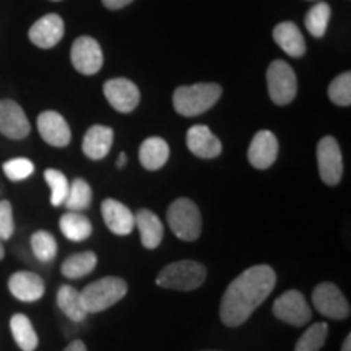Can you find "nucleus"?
<instances>
[{"label":"nucleus","mask_w":351,"mask_h":351,"mask_svg":"<svg viewBox=\"0 0 351 351\" xmlns=\"http://www.w3.org/2000/svg\"><path fill=\"white\" fill-rule=\"evenodd\" d=\"M276 285V274L270 265H254L230 283L219 306V317L228 327H239L251 317Z\"/></svg>","instance_id":"obj_1"},{"label":"nucleus","mask_w":351,"mask_h":351,"mask_svg":"<svg viewBox=\"0 0 351 351\" xmlns=\"http://www.w3.org/2000/svg\"><path fill=\"white\" fill-rule=\"evenodd\" d=\"M221 93V86L217 83L179 86L173 95V106L184 117H195L213 108Z\"/></svg>","instance_id":"obj_2"},{"label":"nucleus","mask_w":351,"mask_h":351,"mask_svg":"<svg viewBox=\"0 0 351 351\" xmlns=\"http://www.w3.org/2000/svg\"><path fill=\"white\" fill-rule=\"evenodd\" d=\"M127 295V283L119 276H104L86 285L80 291V300L86 314L103 313L117 304Z\"/></svg>","instance_id":"obj_3"},{"label":"nucleus","mask_w":351,"mask_h":351,"mask_svg":"<svg viewBox=\"0 0 351 351\" xmlns=\"http://www.w3.org/2000/svg\"><path fill=\"white\" fill-rule=\"evenodd\" d=\"M207 280V269L195 261H178L166 265L156 276V285L176 291H194Z\"/></svg>","instance_id":"obj_4"},{"label":"nucleus","mask_w":351,"mask_h":351,"mask_svg":"<svg viewBox=\"0 0 351 351\" xmlns=\"http://www.w3.org/2000/svg\"><path fill=\"white\" fill-rule=\"evenodd\" d=\"M168 223L171 231L179 239L191 241L199 239L202 234L200 210L191 199H178L168 208Z\"/></svg>","instance_id":"obj_5"},{"label":"nucleus","mask_w":351,"mask_h":351,"mask_svg":"<svg viewBox=\"0 0 351 351\" xmlns=\"http://www.w3.org/2000/svg\"><path fill=\"white\" fill-rule=\"evenodd\" d=\"M269 95L276 106H287L296 98L298 82L291 65L285 60H274L267 70Z\"/></svg>","instance_id":"obj_6"},{"label":"nucleus","mask_w":351,"mask_h":351,"mask_svg":"<svg viewBox=\"0 0 351 351\" xmlns=\"http://www.w3.org/2000/svg\"><path fill=\"white\" fill-rule=\"evenodd\" d=\"M314 307L324 317L345 320L350 317V302L340 288L333 283H320L313 291Z\"/></svg>","instance_id":"obj_7"},{"label":"nucleus","mask_w":351,"mask_h":351,"mask_svg":"<svg viewBox=\"0 0 351 351\" xmlns=\"http://www.w3.org/2000/svg\"><path fill=\"white\" fill-rule=\"evenodd\" d=\"M274 315L282 322L289 324V326L302 327L313 319V311H311L302 293L296 291V289H289V291L283 293L278 300H275Z\"/></svg>","instance_id":"obj_8"},{"label":"nucleus","mask_w":351,"mask_h":351,"mask_svg":"<svg viewBox=\"0 0 351 351\" xmlns=\"http://www.w3.org/2000/svg\"><path fill=\"white\" fill-rule=\"evenodd\" d=\"M319 174L327 186H337L343 176V158L340 145L333 137H324L317 143Z\"/></svg>","instance_id":"obj_9"},{"label":"nucleus","mask_w":351,"mask_h":351,"mask_svg":"<svg viewBox=\"0 0 351 351\" xmlns=\"http://www.w3.org/2000/svg\"><path fill=\"white\" fill-rule=\"evenodd\" d=\"M70 60L77 72L83 75H95L103 67V51L95 38L80 36L73 43Z\"/></svg>","instance_id":"obj_10"},{"label":"nucleus","mask_w":351,"mask_h":351,"mask_svg":"<svg viewBox=\"0 0 351 351\" xmlns=\"http://www.w3.org/2000/svg\"><path fill=\"white\" fill-rule=\"evenodd\" d=\"M104 96L108 103L119 112H132L140 103V91L134 82L127 78H112L104 83Z\"/></svg>","instance_id":"obj_11"},{"label":"nucleus","mask_w":351,"mask_h":351,"mask_svg":"<svg viewBox=\"0 0 351 351\" xmlns=\"http://www.w3.org/2000/svg\"><path fill=\"white\" fill-rule=\"evenodd\" d=\"M29 130V121L19 103L12 99L0 101V134L7 138L21 140L28 137Z\"/></svg>","instance_id":"obj_12"},{"label":"nucleus","mask_w":351,"mask_h":351,"mask_svg":"<svg viewBox=\"0 0 351 351\" xmlns=\"http://www.w3.org/2000/svg\"><path fill=\"white\" fill-rule=\"evenodd\" d=\"M38 130L43 140L51 147L64 148L72 140V132L67 121L56 111H44L38 117Z\"/></svg>","instance_id":"obj_13"},{"label":"nucleus","mask_w":351,"mask_h":351,"mask_svg":"<svg viewBox=\"0 0 351 351\" xmlns=\"http://www.w3.org/2000/svg\"><path fill=\"white\" fill-rule=\"evenodd\" d=\"M64 20L56 13H49L39 19L32 28H29V41L41 49H51L64 38Z\"/></svg>","instance_id":"obj_14"},{"label":"nucleus","mask_w":351,"mask_h":351,"mask_svg":"<svg viewBox=\"0 0 351 351\" xmlns=\"http://www.w3.org/2000/svg\"><path fill=\"white\" fill-rule=\"evenodd\" d=\"M278 156V140L270 130H261L254 135L249 145V163L257 169H267L275 163Z\"/></svg>","instance_id":"obj_15"},{"label":"nucleus","mask_w":351,"mask_h":351,"mask_svg":"<svg viewBox=\"0 0 351 351\" xmlns=\"http://www.w3.org/2000/svg\"><path fill=\"white\" fill-rule=\"evenodd\" d=\"M101 213L108 230L117 236H129L135 228V215L127 205L114 199H106L101 204Z\"/></svg>","instance_id":"obj_16"},{"label":"nucleus","mask_w":351,"mask_h":351,"mask_svg":"<svg viewBox=\"0 0 351 351\" xmlns=\"http://www.w3.org/2000/svg\"><path fill=\"white\" fill-rule=\"evenodd\" d=\"M8 289L19 301L34 302L41 300L46 291L44 280L38 274L33 271H15L8 280Z\"/></svg>","instance_id":"obj_17"},{"label":"nucleus","mask_w":351,"mask_h":351,"mask_svg":"<svg viewBox=\"0 0 351 351\" xmlns=\"http://www.w3.org/2000/svg\"><path fill=\"white\" fill-rule=\"evenodd\" d=\"M187 148L192 155L202 160H212L219 156L223 147L217 135L212 134V130L207 125H194L187 130Z\"/></svg>","instance_id":"obj_18"},{"label":"nucleus","mask_w":351,"mask_h":351,"mask_svg":"<svg viewBox=\"0 0 351 351\" xmlns=\"http://www.w3.org/2000/svg\"><path fill=\"white\" fill-rule=\"evenodd\" d=\"M114 140V132L111 127L106 125H93L88 129L83 137L82 150L90 160H103L111 152Z\"/></svg>","instance_id":"obj_19"},{"label":"nucleus","mask_w":351,"mask_h":351,"mask_svg":"<svg viewBox=\"0 0 351 351\" xmlns=\"http://www.w3.org/2000/svg\"><path fill=\"white\" fill-rule=\"evenodd\" d=\"M135 225L140 231V239L145 249H156L165 236V228L161 219L150 210L142 208L135 215Z\"/></svg>","instance_id":"obj_20"},{"label":"nucleus","mask_w":351,"mask_h":351,"mask_svg":"<svg viewBox=\"0 0 351 351\" xmlns=\"http://www.w3.org/2000/svg\"><path fill=\"white\" fill-rule=\"evenodd\" d=\"M274 39L291 57H301L306 52V41L301 29L293 21H283L274 29Z\"/></svg>","instance_id":"obj_21"},{"label":"nucleus","mask_w":351,"mask_h":351,"mask_svg":"<svg viewBox=\"0 0 351 351\" xmlns=\"http://www.w3.org/2000/svg\"><path fill=\"white\" fill-rule=\"evenodd\" d=\"M140 163L145 169L156 171L163 168L169 158V147L166 140L160 137H150L140 145L138 152Z\"/></svg>","instance_id":"obj_22"},{"label":"nucleus","mask_w":351,"mask_h":351,"mask_svg":"<svg viewBox=\"0 0 351 351\" xmlns=\"http://www.w3.org/2000/svg\"><path fill=\"white\" fill-rule=\"evenodd\" d=\"M60 231L69 241H73V243H82V241H86L93 232V225L88 219L85 215L80 212H67L60 217L59 221Z\"/></svg>","instance_id":"obj_23"},{"label":"nucleus","mask_w":351,"mask_h":351,"mask_svg":"<svg viewBox=\"0 0 351 351\" xmlns=\"http://www.w3.org/2000/svg\"><path fill=\"white\" fill-rule=\"evenodd\" d=\"M57 306L60 311L72 320V322H83L86 319V311L83 309L80 291L77 288L70 287V285H62L57 291Z\"/></svg>","instance_id":"obj_24"},{"label":"nucleus","mask_w":351,"mask_h":351,"mask_svg":"<svg viewBox=\"0 0 351 351\" xmlns=\"http://www.w3.org/2000/svg\"><path fill=\"white\" fill-rule=\"evenodd\" d=\"M10 328L15 343L21 351H34L38 348V333L34 330L32 320L25 314H15L10 319Z\"/></svg>","instance_id":"obj_25"},{"label":"nucleus","mask_w":351,"mask_h":351,"mask_svg":"<svg viewBox=\"0 0 351 351\" xmlns=\"http://www.w3.org/2000/svg\"><path fill=\"white\" fill-rule=\"evenodd\" d=\"M96 263H98V257H96L95 252H77L65 258L60 270H62V275L67 276V278L78 280L90 275L95 270Z\"/></svg>","instance_id":"obj_26"},{"label":"nucleus","mask_w":351,"mask_h":351,"mask_svg":"<svg viewBox=\"0 0 351 351\" xmlns=\"http://www.w3.org/2000/svg\"><path fill=\"white\" fill-rule=\"evenodd\" d=\"M91 200H93V191L90 184L85 179H75L69 187V194L65 197L64 205L69 208V212H83L90 208Z\"/></svg>","instance_id":"obj_27"},{"label":"nucleus","mask_w":351,"mask_h":351,"mask_svg":"<svg viewBox=\"0 0 351 351\" xmlns=\"http://www.w3.org/2000/svg\"><path fill=\"white\" fill-rule=\"evenodd\" d=\"M330 5L327 2H319L307 12L304 23L306 29L313 34L314 38H322L327 32L328 21H330Z\"/></svg>","instance_id":"obj_28"},{"label":"nucleus","mask_w":351,"mask_h":351,"mask_svg":"<svg viewBox=\"0 0 351 351\" xmlns=\"http://www.w3.org/2000/svg\"><path fill=\"white\" fill-rule=\"evenodd\" d=\"M328 335V326L326 322H317L311 326L298 340L295 351H320Z\"/></svg>","instance_id":"obj_29"},{"label":"nucleus","mask_w":351,"mask_h":351,"mask_svg":"<svg viewBox=\"0 0 351 351\" xmlns=\"http://www.w3.org/2000/svg\"><path fill=\"white\" fill-rule=\"evenodd\" d=\"M32 251L41 262H51L57 256V241L49 231H36L32 236Z\"/></svg>","instance_id":"obj_30"},{"label":"nucleus","mask_w":351,"mask_h":351,"mask_svg":"<svg viewBox=\"0 0 351 351\" xmlns=\"http://www.w3.org/2000/svg\"><path fill=\"white\" fill-rule=\"evenodd\" d=\"M44 179H46L47 186L51 187V204L54 207H60L64 205L65 197L69 194V179L65 178L64 173L59 169H46L44 171Z\"/></svg>","instance_id":"obj_31"},{"label":"nucleus","mask_w":351,"mask_h":351,"mask_svg":"<svg viewBox=\"0 0 351 351\" xmlns=\"http://www.w3.org/2000/svg\"><path fill=\"white\" fill-rule=\"evenodd\" d=\"M328 98L337 106H350L351 104V73H341L328 85Z\"/></svg>","instance_id":"obj_32"},{"label":"nucleus","mask_w":351,"mask_h":351,"mask_svg":"<svg viewBox=\"0 0 351 351\" xmlns=\"http://www.w3.org/2000/svg\"><path fill=\"white\" fill-rule=\"evenodd\" d=\"M3 174L13 182H20L28 179L34 173V165L28 158H13L3 163Z\"/></svg>","instance_id":"obj_33"},{"label":"nucleus","mask_w":351,"mask_h":351,"mask_svg":"<svg viewBox=\"0 0 351 351\" xmlns=\"http://www.w3.org/2000/svg\"><path fill=\"white\" fill-rule=\"evenodd\" d=\"M15 231V221H13L12 204L8 200L0 202V241L12 238Z\"/></svg>","instance_id":"obj_34"},{"label":"nucleus","mask_w":351,"mask_h":351,"mask_svg":"<svg viewBox=\"0 0 351 351\" xmlns=\"http://www.w3.org/2000/svg\"><path fill=\"white\" fill-rule=\"evenodd\" d=\"M132 2H134V0H103L104 7L111 8V10H119V8H124Z\"/></svg>","instance_id":"obj_35"},{"label":"nucleus","mask_w":351,"mask_h":351,"mask_svg":"<svg viewBox=\"0 0 351 351\" xmlns=\"http://www.w3.org/2000/svg\"><path fill=\"white\" fill-rule=\"evenodd\" d=\"M64 351H88V350H86V345L83 343L82 340H73L72 343L65 346Z\"/></svg>","instance_id":"obj_36"},{"label":"nucleus","mask_w":351,"mask_h":351,"mask_svg":"<svg viewBox=\"0 0 351 351\" xmlns=\"http://www.w3.org/2000/svg\"><path fill=\"white\" fill-rule=\"evenodd\" d=\"M341 351H351V335L350 333L346 335L343 345H341Z\"/></svg>","instance_id":"obj_37"},{"label":"nucleus","mask_w":351,"mask_h":351,"mask_svg":"<svg viewBox=\"0 0 351 351\" xmlns=\"http://www.w3.org/2000/svg\"><path fill=\"white\" fill-rule=\"evenodd\" d=\"M127 163V155L125 153H121L119 158H117V168H124Z\"/></svg>","instance_id":"obj_38"},{"label":"nucleus","mask_w":351,"mask_h":351,"mask_svg":"<svg viewBox=\"0 0 351 351\" xmlns=\"http://www.w3.org/2000/svg\"><path fill=\"white\" fill-rule=\"evenodd\" d=\"M3 256H5V249H3V244H2V241H0V261H2Z\"/></svg>","instance_id":"obj_39"}]
</instances>
